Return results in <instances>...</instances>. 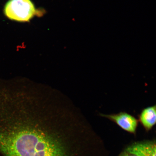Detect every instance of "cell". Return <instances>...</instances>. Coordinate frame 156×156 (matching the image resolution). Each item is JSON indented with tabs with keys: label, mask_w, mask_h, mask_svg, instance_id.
Wrapping results in <instances>:
<instances>
[{
	"label": "cell",
	"mask_w": 156,
	"mask_h": 156,
	"mask_svg": "<svg viewBox=\"0 0 156 156\" xmlns=\"http://www.w3.org/2000/svg\"><path fill=\"white\" fill-rule=\"evenodd\" d=\"M99 115L114 122L122 129L129 133H135L138 126V120L136 117L128 112H122L117 114Z\"/></svg>",
	"instance_id": "cell-3"
},
{
	"label": "cell",
	"mask_w": 156,
	"mask_h": 156,
	"mask_svg": "<svg viewBox=\"0 0 156 156\" xmlns=\"http://www.w3.org/2000/svg\"><path fill=\"white\" fill-rule=\"evenodd\" d=\"M0 126V151L5 156H74L67 131L31 119Z\"/></svg>",
	"instance_id": "cell-1"
},
{
	"label": "cell",
	"mask_w": 156,
	"mask_h": 156,
	"mask_svg": "<svg viewBox=\"0 0 156 156\" xmlns=\"http://www.w3.org/2000/svg\"><path fill=\"white\" fill-rule=\"evenodd\" d=\"M120 156H141L138 152L130 146Z\"/></svg>",
	"instance_id": "cell-6"
},
{
	"label": "cell",
	"mask_w": 156,
	"mask_h": 156,
	"mask_svg": "<svg viewBox=\"0 0 156 156\" xmlns=\"http://www.w3.org/2000/svg\"><path fill=\"white\" fill-rule=\"evenodd\" d=\"M132 146L141 156H156L155 142L151 141L141 142Z\"/></svg>",
	"instance_id": "cell-5"
},
{
	"label": "cell",
	"mask_w": 156,
	"mask_h": 156,
	"mask_svg": "<svg viewBox=\"0 0 156 156\" xmlns=\"http://www.w3.org/2000/svg\"><path fill=\"white\" fill-rule=\"evenodd\" d=\"M36 9L30 0H9L6 4V16L19 22H28L34 17Z\"/></svg>",
	"instance_id": "cell-2"
},
{
	"label": "cell",
	"mask_w": 156,
	"mask_h": 156,
	"mask_svg": "<svg viewBox=\"0 0 156 156\" xmlns=\"http://www.w3.org/2000/svg\"><path fill=\"white\" fill-rule=\"evenodd\" d=\"M138 121L147 131L152 129L156 122V106H149L144 108L138 115Z\"/></svg>",
	"instance_id": "cell-4"
}]
</instances>
